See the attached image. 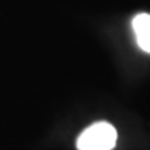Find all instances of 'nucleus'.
<instances>
[{"label": "nucleus", "mask_w": 150, "mask_h": 150, "mask_svg": "<svg viewBox=\"0 0 150 150\" xmlns=\"http://www.w3.org/2000/svg\"><path fill=\"white\" fill-rule=\"evenodd\" d=\"M118 133L112 124L98 121L83 130L77 139L78 150H112L117 146Z\"/></svg>", "instance_id": "nucleus-1"}, {"label": "nucleus", "mask_w": 150, "mask_h": 150, "mask_svg": "<svg viewBox=\"0 0 150 150\" xmlns=\"http://www.w3.org/2000/svg\"><path fill=\"white\" fill-rule=\"evenodd\" d=\"M136 43L144 52L150 54V14H138L132 22Z\"/></svg>", "instance_id": "nucleus-2"}]
</instances>
